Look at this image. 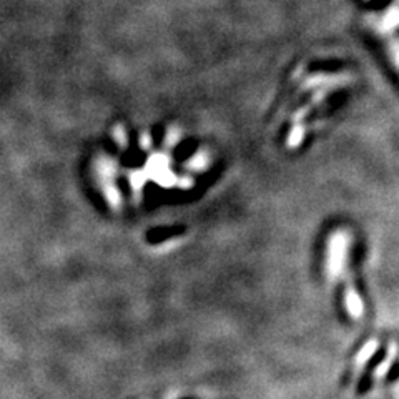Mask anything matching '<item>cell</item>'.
Instances as JSON below:
<instances>
[{
    "instance_id": "cell-1",
    "label": "cell",
    "mask_w": 399,
    "mask_h": 399,
    "mask_svg": "<svg viewBox=\"0 0 399 399\" xmlns=\"http://www.w3.org/2000/svg\"><path fill=\"white\" fill-rule=\"evenodd\" d=\"M135 146V150L128 148L120 133H117L112 152H105L99 163L100 188L113 207L145 205L146 185H152L150 198L170 193L173 196L188 195L198 188L205 171L212 167L205 152L180 162V157L188 150L180 148L178 135L173 144L170 135H165L160 145H155L150 135L140 137Z\"/></svg>"
},
{
    "instance_id": "cell-2",
    "label": "cell",
    "mask_w": 399,
    "mask_h": 399,
    "mask_svg": "<svg viewBox=\"0 0 399 399\" xmlns=\"http://www.w3.org/2000/svg\"><path fill=\"white\" fill-rule=\"evenodd\" d=\"M355 87V75L344 67H300L287 82L273 113L276 142L298 152L330 121Z\"/></svg>"
},
{
    "instance_id": "cell-3",
    "label": "cell",
    "mask_w": 399,
    "mask_h": 399,
    "mask_svg": "<svg viewBox=\"0 0 399 399\" xmlns=\"http://www.w3.org/2000/svg\"><path fill=\"white\" fill-rule=\"evenodd\" d=\"M356 246L358 239L350 226H333L323 241L321 273L343 313L353 321H361L366 313V300L359 287Z\"/></svg>"
},
{
    "instance_id": "cell-4",
    "label": "cell",
    "mask_w": 399,
    "mask_h": 399,
    "mask_svg": "<svg viewBox=\"0 0 399 399\" xmlns=\"http://www.w3.org/2000/svg\"><path fill=\"white\" fill-rule=\"evenodd\" d=\"M168 399H171V398H168Z\"/></svg>"
}]
</instances>
